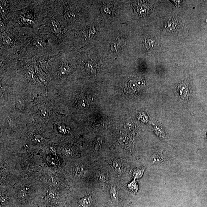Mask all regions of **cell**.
I'll return each instance as SVG.
<instances>
[{"instance_id":"cell-1","label":"cell","mask_w":207,"mask_h":207,"mask_svg":"<svg viewBox=\"0 0 207 207\" xmlns=\"http://www.w3.org/2000/svg\"><path fill=\"white\" fill-rule=\"evenodd\" d=\"M139 79H132L125 84V88L127 90L130 92L140 89L142 85L143 82Z\"/></svg>"},{"instance_id":"cell-2","label":"cell","mask_w":207,"mask_h":207,"mask_svg":"<svg viewBox=\"0 0 207 207\" xmlns=\"http://www.w3.org/2000/svg\"><path fill=\"white\" fill-rule=\"evenodd\" d=\"M177 90L179 95L182 99L187 98L190 96V89L186 84L183 83L178 86Z\"/></svg>"},{"instance_id":"cell-3","label":"cell","mask_w":207,"mask_h":207,"mask_svg":"<svg viewBox=\"0 0 207 207\" xmlns=\"http://www.w3.org/2000/svg\"><path fill=\"white\" fill-rule=\"evenodd\" d=\"M124 44V42L122 39L119 38L116 39L115 41H114L110 43L111 50L114 53H117L120 50L122 49Z\"/></svg>"},{"instance_id":"cell-4","label":"cell","mask_w":207,"mask_h":207,"mask_svg":"<svg viewBox=\"0 0 207 207\" xmlns=\"http://www.w3.org/2000/svg\"><path fill=\"white\" fill-rule=\"evenodd\" d=\"M178 22L175 19L172 18L165 24V27L168 32H174L178 28Z\"/></svg>"},{"instance_id":"cell-5","label":"cell","mask_w":207,"mask_h":207,"mask_svg":"<svg viewBox=\"0 0 207 207\" xmlns=\"http://www.w3.org/2000/svg\"><path fill=\"white\" fill-rule=\"evenodd\" d=\"M145 46L148 50H151L154 48L156 45V42L154 39L148 38L145 39Z\"/></svg>"},{"instance_id":"cell-6","label":"cell","mask_w":207,"mask_h":207,"mask_svg":"<svg viewBox=\"0 0 207 207\" xmlns=\"http://www.w3.org/2000/svg\"><path fill=\"white\" fill-rule=\"evenodd\" d=\"M85 68L88 73L94 74L96 72V69L94 64L90 61H87L85 63Z\"/></svg>"},{"instance_id":"cell-7","label":"cell","mask_w":207,"mask_h":207,"mask_svg":"<svg viewBox=\"0 0 207 207\" xmlns=\"http://www.w3.org/2000/svg\"><path fill=\"white\" fill-rule=\"evenodd\" d=\"M93 202V199L90 197H86L82 198L80 201V204L84 207H88L91 205Z\"/></svg>"},{"instance_id":"cell-8","label":"cell","mask_w":207,"mask_h":207,"mask_svg":"<svg viewBox=\"0 0 207 207\" xmlns=\"http://www.w3.org/2000/svg\"><path fill=\"white\" fill-rule=\"evenodd\" d=\"M128 188L130 191L134 193H136L137 192V190H138V187L136 180H134V181L128 185Z\"/></svg>"},{"instance_id":"cell-9","label":"cell","mask_w":207,"mask_h":207,"mask_svg":"<svg viewBox=\"0 0 207 207\" xmlns=\"http://www.w3.org/2000/svg\"><path fill=\"white\" fill-rule=\"evenodd\" d=\"M95 33V30L93 28H87L83 32V35L86 38L89 37L92 35H94Z\"/></svg>"},{"instance_id":"cell-10","label":"cell","mask_w":207,"mask_h":207,"mask_svg":"<svg viewBox=\"0 0 207 207\" xmlns=\"http://www.w3.org/2000/svg\"><path fill=\"white\" fill-rule=\"evenodd\" d=\"M110 192L112 199L117 201L118 200V194L116 189L115 188L112 187L111 189Z\"/></svg>"},{"instance_id":"cell-11","label":"cell","mask_w":207,"mask_h":207,"mask_svg":"<svg viewBox=\"0 0 207 207\" xmlns=\"http://www.w3.org/2000/svg\"><path fill=\"white\" fill-rule=\"evenodd\" d=\"M114 166L116 169V171L117 172H120L121 168V165L120 160H115L114 162Z\"/></svg>"},{"instance_id":"cell-12","label":"cell","mask_w":207,"mask_h":207,"mask_svg":"<svg viewBox=\"0 0 207 207\" xmlns=\"http://www.w3.org/2000/svg\"><path fill=\"white\" fill-rule=\"evenodd\" d=\"M74 171L76 175H80L83 172V169L80 166H77L74 168Z\"/></svg>"},{"instance_id":"cell-13","label":"cell","mask_w":207,"mask_h":207,"mask_svg":"<svg viewBox=\"0 0 207 207\" xmlns=\"http://www.w3.org/2000/svg\"><path fill=\"white\" fill-rule=\"evenodd\" d=\"M142 171L139 169H137L134 171V175L136 178H140L142 175Z\"/></svg>"},{"instance_id":"cell-14","label":"cell","mask_w":207,"mask_h":207,"mask_svg":"<svg viewBox=\"0 0 207 207\" xmlns=\"http://www.w3.org/2000/svg\"><path fill=\"white\" fill-rule=\"evenodd\" d=\"M50 181H51V183L52 184L54 185H57V181H56V179H55L54 178L51 177L50 178Z\"/></svg>"},{"instance_id":"cell-15","label":"cell","mask_w":207,"mask_h":207,"mask_svg":"<svg viewBox=\"0 0 207 207\" xmlns=\"http://www.w3.org/2000/svg\"><path fill=\"white\" fill-rule=\"evenodd\" d=\"M49 196L51 198L55 199L56 197L55 193L53 191H50L49 193Z\"/></svg>"},{"instance_id":"cell-16","label":"cell","mask_w":207,"mask_h":207,"mask_svg":"<svg viewBox=\"0 0 207 207\" xmlns=\"http://www.w3.org/2000/svg\"><path fill=\"white\" fill-rule=\"evenodd\" d=\"M65 155H67V156H69L71 155V152L70 150L66 149L65 150Z\"/></svg>"},{"instance_id":"cell-17","label":"cell","mask_w":207,"mask_h":207,"mask_svg":"<svg viewBox=\"0 0 207 207\" xmlns=\"http://www.w3.org/2000/svg\"><path fill=\"white\" fill-rule=\"evenodd\" d=\"M206 138H207V135H206Z\"/></svg>"}]
</instances>
